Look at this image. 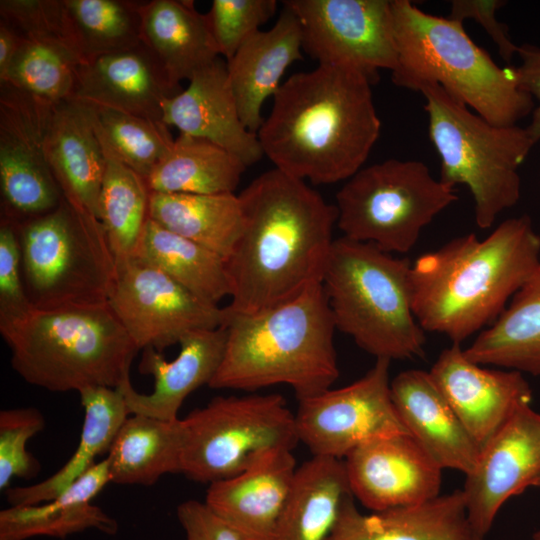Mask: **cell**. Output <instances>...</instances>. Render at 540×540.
I'll return each mask as SVG.
<instances>
[{"mask_svg":"<svg viewBox=\"0 0 540 540\" xmlns=\"http://www.w3.org/2000/svg\"><path fill=\"white\" fill-rule=\"evenodd\" d=\"M243 228L225 260L233 313L290 301L322 282L337 209L305 181L274 168L238 194Z\"/></svg>","mask_w":540,"mask_h":540,"instance_id":"1","label":"cell"},{"mask_svg":"<svg viewBox=\"0 0 540 540\" xmlns=\"http://www.w3.org/2000/svg\"><path fill=\"white\" fill-rule=\"evenodd\" d=\"M372 84L348 66L317 65L291 75L257 132L264 156L283 173L315 185L348 180L380 135Z\"/></svg>","mask_w":540,"mask_h":540,"instance_id":"2","label":"cell"},{"mask_svg":"<svg viewBox=\"0 0 540 540\" xmlns=\"http://www.w3.org/2000/svg\"><path fill=\"white\" fill-rule=\"evenodd\" d=\"M540 261V235L526 216L486 238L455 237L411 265L414 316L423 330L460 344L490 326Z\"/></svg>","mask_w":540,"mask_h":540,"instance_id":"3","label":"cell"},{"mask_svg":"<svg viewBox=\"0 0 540 540\" xmlns=\"http://www.w3.org/2000/svg\"><path fill=\"white\" fill-rule=\"evenodd\" d=\"M224 311L225 351L210 388L255 391L282 384L300 400L337 380L336 327L322 282L260 312Z\"/></svg>","mask_w":540,"mask_h":540,"instance_id":"4","label":"cell"},{"mask_svg":"<svg viewBox=\"0 0 540 540\" xmlns=\"http://www.w3.org/2000/svg\"><path fill=\"white\" fill-rule=\"evenodd\" d=\"M11 366L51 392L119 387L140 350L108 302L39 309L0 324Z\"/></svg>","mask_w":540,"mask_h":540,"instance_id":"5","label":"cell"},{"mask_svg":"<svg viewBox=\"0 0 540 540\" xmlns=\"http://www.w3.org/2000/svg\"><path fill=\"white\" fill-rule=\"evenodd\" d=\"M397 65L396 86L414 91L438 85L476 114L513 126L534 108L512 67L498 66L466 33L463 23L428 14L409 0H391Z\"/></svg>","mask_w":540,"mask_h":540,"instance_id":"6","label":"cell"},{"mask_svg":"<svg viewBox=\"0 0 540 540\" xmlns=\"http://www.w3.org/2000/svg\"><path fill=\"white\" fill-rule=\"evenodd\" d=\"M411 265L343 236L332 244L322 286L335 327L376 359L424 354L425 331L412 310Z\"/></svg>","mask_w":540,"mask_h":540,"instance_id":"7","label":"cell"},{"mask_svg":"<svg viewBox=\"0 0 540 540\" xmlns=\"http://www.w3.org/2000/svg\"><path fill=\"white\" fill-rule=\"evenodd\" d=\"M430 141L440 158V180L465 185L474 199L479 228L493 226L521 196L519 167L536 144L527 128L494 125L442 87L420 89Z\"/></svg>","mask_w":540,"mask_h":540,"instance_id":"8","label":"cell"},{"mask_svg":"<svg viewBox=\"0 0 540 540\" xmlns=\"http://www.w3.org/2000/svg\"><path fill=\"white\" fill-rule=\"evenodd\" d=\"M14 224L33 307L107 302L116 262L99 219L78 212L63 198L50 212Z\"/></svg>","mask_w":540,"mask_h":540,"instance_id":"9","label":"cell"},{"mask_svg":"<svg viewBox=\"0 0 540 540\" xmlns=\"http://www.w3.org/2000/svg\"><path fill=\"white\" fill-rule=\"evenodd\" d=\"M458 199L425 163L388 159L357 171L336 194L343 237L387 253H408L421 231Z\"/></svg>","mask_w":540,"mask_h":540,"instance_id":"10","label":"cell"},{"mask_svg":"<svg viewBox=\"0 0 540 540\" xmlns=\"http://www.w3.org/2000/svg\"><path fill=\"white\" fill-rule=\"evenodd\" d=\"M180 473L213 483L243 471L260 453L299 442L295 414L276 393L218 396L181 419Z\"/></svg>","mask_w":540,"mask_h":540,"instance_id":"11","label":"cell"},{"mask_svg":"<svg viewBox=\"0 0 540 540\" xmlns=\"http://www.w3.org/2000/svg\"><path fill=\"white\" fill-rule=\"evenodd\" d=\"M108 304L141 350L162 352L196 331L223 326L224 308L199 298L153 264L115 258Z\"/></svg>","mask_w":540,"mask_h":540,"instance_id":"12","label":"cell"},{"mask_svg":"<svg viewBox=\"0 0 540 540\" xmlns=\"http://www.w3.org/2000/svg\"><path fill=\"white\" fill-rule=\"evenodd\" d=\"M390 362L376 359L353 383L298 400L297 436L312 456L343 460L363 443L408 433L392 400Z\"/></svg>","mask_w":540,"mask_h":540,"instance_id":"13","label":"cell"},{"mask_svg":"<svg viewBox=\"0 0 540 540\" xmlns=\"http://www.w3.org/2000/svg\"><path fill=\"white\" fill-rule=\"evenodd\" d=\"M52 107L0 84L1 218L16 224L50 212L63 199L46 152Z\"/></svg>","mask_w":540,"mask_h":540,"instance_id":"14","label":"cell"},{"mask_svg":"<svg viewBox=\"0 0 540 540\" xmlns=\"http://www.w3.org/2000/svg\"><path fill=\"white\" fill-rule=\"evenodd\" d=\"M297 17L302 50L318 65L355 68L373 83L397 65L391 0H285Z\"/></svg>","mask_w":540,"mask_h":540,"instance_id":"15","label":"cell"},{"mask_svg":"<svg viewBox=\"0 0 540 540\" xmlns=\"http://www.w3.org/2000/svg\"><path fill=\"white\" fill-rule=\"evenodd\" d=\"M461 489L467 515L485 536L501 507L512 497L540 487V413L521 406L481 449Z\"/></svg>","mask_w":540,"mask_h":540,"instance_id":"16","label":"cell"},{"mask_svg":"<svg viewBox=\"0 0 540 540\" xmlns=\"http://www.w3.org/2000/svg\"><path fill=\"white\" fill-rule=\"evenodd\" d=\"M343 461L352 495L371 512L419 504L440 494L443 469L408 433L363 443Z\"/></svg>","mask_w":540,"mask_h":540,"instance_id":"17","label":"cell"},{"mask_svg":"<svg viewBox=\"0 0 540 540\" xmlns=\"http://www.w3.org/2000/svg\"><path fill=\"white\" fill-rule=\"evenodd\" d=\"M429 373L480 449L532 401L531 387L521 372L485 368L471 361L460 344L445 348Z\"/></svg>","mask_w":540,"mask_h":540,"instance_id":"18","label":"cell"},{"mask_svg":"<svg viewBox=\"0 0 540 540\" xmlns=\"http://www.w3.org/2000/svg\"><path fill=\"white\" fill-rule=\"evenodd\" d=\"M292 451L268 449L235 476L209 484L205 505L240 540H273L298 468Z\"/></svg>","mask_w":540,"mask_h":540,"instance_id":"19","label":"cell"},{"mask_svg":"<svg viewBox=\"0 0 540 540\" xmlns=\"http://www.w3.org/2000/svg\"><path fill=\"white\" fill-rule=\"evenodd\" d=\"M162 122L224 148L246 166L264 156L258 135L241 120L226 62L220 58L195 73L186 89L164 101Z\"/></svg>","mask_w":540,"mask_h":540,"instance_id":"20","label":"cell"},{"mask_svg":"<svg viewBox=\"0 0 540 540\" xmlns=\"http://www.w3.org/2000/svg\"><path fill=\"white\" fill-rule=\"evenodd\" d=\"M182 90L141 44L79 64L72 99L162 121L164 101Z\"/></svg>","mask_w":540,"mask_h":540,"instance_id":"21","label":"cell"},{"mask_svg":"<svg viewBox=\"0 0 540 540\" xmlns=\"http://www.w3.org/2000/svg\"><path fill=\"white\" fill-rule=\"evenodd\" d=\"M175 359L167 361L156 349H143L139 364L142 374L151 375L154 388L139 393L130 377L119 387L131 414L175 421L185 399L196 389L209 385L216 374L226 345V330H200L188 334L179 343Z\"/></svg>","mask_w":540,"mask_h":540,"instance_id":"22","label":"cell"},{"mask_svg":"<svg viewBox=\"0 0 540 540\" xmlns=\"http://www.w3.org/2000/svg\"><path fill=\"white\" fill-rule=\"evenodd\" d=\"M352 493L326 540H486L469 521L462 490L425 502L361 513Z\"/></svg>","mask_w":540,"mask_h":540,"instance_id":"23","label":"cell"},{"mask_svg":"<svg viewBox=\"0 0 540 540\" xmlns=\"http://www.w3.org/2000/svg\"><path fill=\"white\" fill-rule=\"evenodd\" d=\"M397 413L408 433L442 468L469 474L481 449L427 371L405 370L390 383Z\"/></svg>","mask_w":540,"mask_h":540,"instance_id":"24","label":"cell"},{"mask_svg":"<svg viewBox=\"0 0 540 540\" xmlns=\"http://www.w3.org/2000/svg\"><path fill=\"white\" fill-rule=\"evenodd\" d=\"M46 152L63 198L78 212L99 219L105 158L86 104L70 99L53 105Z\"/></svg>","mask_w":540,"mask_h":540,"instance_id":"25","label":"cell"},{"mask_svg":"<svg viewBox=\"0 0 540 540\" xmlns=\"http://www.w3.org/2000/svg\"><path fill=\"white\" fill-rule=\"evenodd\" d=\"M302 34L295 14L286 6L267 31L259 30L226 60L228 78L246 128L256 133L264 118V102L274 96L287 68L303 59Z\"/></svg>","mask_w":540,"mask_h":540,"instance_id":"26","label":"cell"},{"mask_svg":"<svg viewBox=\"0 0 540 540\" xmlns=\"http://www.w3.org/2000/svg\"><path fill=\"white\" fill-rule=\"evenodd\" d=\"M142 44L177 86L219 58L206 13L192 0L142 1Z\"/></svg>","mask_w":540,"mask_h":540,"instance_id":"27","label":"cell"},{"mask_svg":"<svg viewBox=\"0 0 540 540\" xmlns=\"http://www.w3.org/2000/svg\"><path fill=\"white\" fill-rule=\"evenodd\" d=\"M109 482L104 459L51 501L1 510L0 540H26L35 536L65 538L86 529L114 535L118 530L116 520L91 503Z\"/></svg>","mask_w":540,"mask_h":540,"instance_id":"28","label":"cell"},{"mask_svg":"<svg viewBox=\"0 0 540 540\" xmlns=\"http://www.w3.org/2000/svg\"><path fill=\"white\" fill-rule=\"evenodd\" d=\"M85 415L77 449L52 476L30 486L5 490L11 506L36 505L51 501L83 476L97 456L108 453L119 429L131 415L119 388L91 386L82 389Z\"/></svg>","mask_w":540,"mask_h":540,"instance_id":"29","label":"cell"},{"mask_svg":"<svg viewBox=\"0 0 540 540\" xmlns=\"http://www.w3.org/2000/svg\"><path fill=\"white\" fill-rule=\"evenodd\" d=\"M464 352L480 365L540 376V261L501 315Z\"/></svg>","mask_w":540,"mask_h":540,"instance_id":"30","label":"cell"},{"mask_svg":"<svg viewBox=\"0 0 540 540\" xmlns=\"http://www.w3.org/2000/svg\"><path fill=\"white\" fill-rule=\"evenodd\" d=\"M350 493L343 460L312 456L297 468L273 540H326Z\"/></svg>","mask_w":540,"mask_h":540,"instance_id":"31","label":"cell"},{"mask_svg":"<svg viewBox=\"0 0 540 540\" xmlns=\"http://www.w3.org/2000/svg\"><path fill=\"white\" fill-rule=\"evenodd\" d=\"M149 218L225 260L243 228L242 205L235 193L150 192Z\"/></svg>","mask_w":540,"mask_h":540,"instance_id":"32","label":"cell"},{"mask_svg":"<svg viewBox=\"0 0 540 540\" xmlns=\"http://www.w3.org/2000/svg\"><path fill=\"white\" fill-rule=\"evenodd\" d=\"M105 458L110 482L150 486L168 473H180L181 419L165 421L131 414Z\"/></svg>","mask_w":540,"mask_h":540,"instance_id":"33","label":"cell"},{"mask_svg":"<svg viewBox=\"0 0 540 540\" xmlns=\"http://www.w3.org/2000/svg\"><path fill=\"white\" fill-rule=\"evenodd\" d=\"M246 167L224 148L180 133L146 183L157 193H234Z\"/></svg>","mask_w":540,"mask_h":540,"instance_id":"34","label":"cell"},{"mask_svg":"<svg viewBox=\"0 0 540 540\" xmlns=\"http://www.w3.org/2000/svg\"><path fill=\"white\" fill-rule=\"evenodd\" d=\"M135 256L161 269L206 302L230 295L225 259L148 218Z\"/></svg>","mask_w":540,"mask_h":540,"instance_id":"35","label":"cell"},{"mask_svg":"<svg viewBox=\"0 0 540 540\" xmlns=\"http://www.w3.org/2000/svg\"><path fill=\"white\" fill-rule=\"evenodd\" d=\"M96 133L105 158L99 219L114 257L131 256L149 218L150 190L146 179L124 164Z\"/></svg>","mask_w":540,"mask_h":540,"instance_id":"36","label":"cell"},{"mask_svg":"<svg viewBox=\"0 0 540 540\" xmlns=\"http://www.w3.org/2000/svg\"><path fill=\"white\" fill-rule=\"evenodd\" d=\"M83 62L142 44V1L63 0Z\"/></svg>","mask_w":540,"mask_h":540,"instance_id":"37","label":"cell"},{"mask_svg":"<svg viewBox=\"0 0 540 540\" xmlns=\"http://www.w3.org/2000/svg\"><path fill=\"white\" fill-rule=\"evenodd\" d=\"M22 39L0 84L53 105L72 99L76 70L82 59L66 46Z\"/></svg>","mask_w":540,"mask_h":540,"instance_id":"38","label":"cell"},{"mask_svg":"<svg viewBox=\"0 0 540 540\" xmlns=\"http://www.w3.org/2000/svg\"><path fill=\"white\" fill-rule=\"evenodd\" d=\"M86 105L97 132L109 148L124 164L147 179L174 143L168 126L162 121Z\"/></svg>","mask_w":540,"mask_h":540,"instance_id":"39","label":"cell"},{"mask_svg":"<svg viewBox=\"0 0 540 540\" xmlns=\"http://www.w3.org/2000/svg\"><path fill=\"white\" fill-rule=\"evenodd\" d=\"M0 20L24 39L66 46L82 59L63 0H1Z\"/></svg>","mask_w":540,"mask_h":540,"instance_id":"40","label":"cell"},{"mask_svg":"<svg viewBox=\"0 0 540 540\" xmlns=\"http://www.w3.org/2000/svg\"><path fill=\"white\" fill-rule=\"evenodd\" d=\"M45 427L43 414L33 407L4 409L0 412V489L9 488L15 477L29 478L39 463L26 450V444Z\"/></svg>","mask_w":540,"mask_h":540,"instance_id":"41","label":"cell"},{"mask_svg":"<svg viewBox=\"0 0 540 540\" xmlns=\"http://www.w3.org/2000/svg\"><path fill=\"white\" fill-rule=\"evenodd\" d=\"M276 8V0H213L206 15L219 54L229 60Z\"/></svg>","mask_w":540,"mask_h":540,"instance_id":"42","label":"cell"},{"mask_svg":"<svg viewBox=\"0 0 540 540\" xmlns=\"http://www.w3.org/2000/svg\"><path fill=\"white\" fill-rule=\"evenodd\" d=\"M33 308L24 285L21 251L15 224L0 220V324L16 320Z\"/></svg>","mask_w":540,"mask_h":540,"instance_id":"43","label":"cell"},{"mask_svg":"<svg viewBox=\"0 0 540 540\" xmlns=\"http://www.w3.org/2000/svg\"><path fill=\"white\" fill-rule=\"evenodd\" d=\"M504 3L500 0H454L449 18L462 23L470 18L479 23L496 44L500 56L509 63L517 55L519 46L511 41L507 27L496 19V11Z\"/></svg>","mask_w":540,"mask_h":540,"instance_id":"44","label":"cell"},{"mask_svg":"<svg viewBox=\"0 0 540 540\" xmlns=\"http://www.w3.org/2000/svg\"><path fill=\"white\" fill-rule=\"evenodd\" d=\"M177 518L185 532V540H240L204 502L187 500L180 503Z\"/></svg>","mask_w":540,"mask_h":540,"instance_id":"45","label":"cell"},{"mask_svg":"<svg viewBox=\"0 0 540 540\" xmlns=\"http://www.w3.org/2000/svg\"><path fill=\"white\" fill-rule=\"evenodd\" d=\"M517 55L521 63L512 67L515 81L522 91L538 101L532 120L526 127L536 143L540 141V48L524 44L518 47Z\"/></svg>","mask_w":540,"mask_h":540,"instance_id":"46","label":"cell"},{"mask_svg":"<svg viewBox=\"0 0 540 540\" xmlns=\"http://www.w3.org/2000/svg\"><path fill=\"white\" fill-rule=\"evenodd\" d=\"M22 40V37L13 28L0 20V78L7 72Z\"/></svg>","mask_w":540,"mask_h":540,"instance_id":"47","label":"cell"},{"mask_svg":"<svg viewBox=\"0 0 540 540\" xmlns=\"http://www.w3.org/2000/svg\"><path fill=\"white\" fill-rule=\"evenodd\" d=\"M531 540H540V530L536 531L533 535H532V539Z\"/></svg>","mask_w":540,"mask_h":540,"instance_id":"48","label":"cell"}]
</instances>
